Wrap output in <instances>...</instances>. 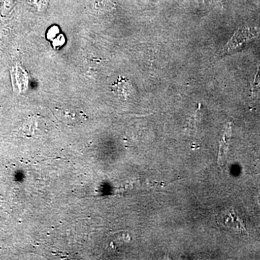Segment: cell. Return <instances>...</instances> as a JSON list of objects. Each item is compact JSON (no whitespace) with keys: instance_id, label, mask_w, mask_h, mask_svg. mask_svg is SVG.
I'll return each instance as SVG.
<instances>
[{"instance_id":"1","label":"cell","mask_w":260,"mask_h":260,"mask_svg":"<svg viewBox=\"0 0 260 260\" xmlns=\"http://www.w3.org/2000/svg\"><path fill=\"white\" fill-rule=\"evenodd\" d=\"M59 116H61L63 121L68 123V124H78L81 121L82 113L77 110H63L62 112L59 113Z\"/></svg>"},{"instance_id":"2","label":"cell","mask_w":260,"mask_h":260,"mask_svg":"<svg viewBox=\"0 0 260 260\" xmlns=\"http://www.w3.org/2000/svg\"><path fill=\"white\" fill-rule=\"evenodd\" d=\"M231 132H232V128L230 127V124H229L226 132L224 134L223 139L220 143V150H219V162H221L222 160H223L224 157L225 156V154H226L228 143H229V136L228 135L231 134Z\"/></svg>"},{"instance_id":"3","label":"cell","mask_w":260,"mask_h":260,"mask_svg":"<svg viewBox=\"0 0 260 260\" xmlns=\"http://www.w3.org/2000/svg\"><path fill=\"white\" fill-rule=\"evenodd\" d=\"M260 91V73L258 72L252 85V93H258Z\"/></svg>"}]
</instances>
